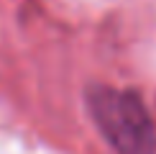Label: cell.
<instances>
[{
  "label": "cell",
  "mask_w": 156,
  "mask_h": 154,
  "mask_svg": "<svg viewBox=\"0 0 156 154\" xmlns=\"http://www.w3.org/2000/svg\"><path fill=\"white\" fill-rule=\"evenodd\" d=\"M95 126L118 154H156V123L131 90L95 85L87 90Z\"/></svg>",
  "instance_id": "obj_1"
}]
</instances>
